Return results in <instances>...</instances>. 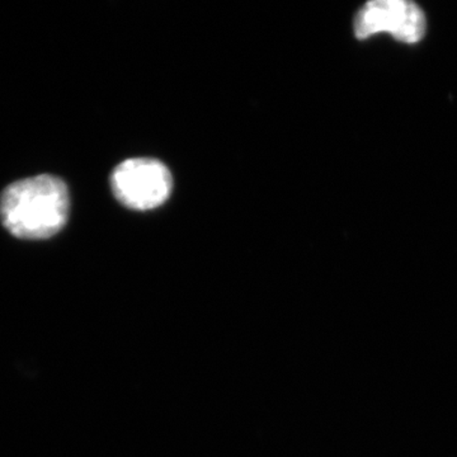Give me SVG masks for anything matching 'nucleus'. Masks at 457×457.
<instances>
[{
    "instance_id": "nucleus-2",
    "label": "nucleus",
    "mask_w": 457,
    "mask_h": 457,
    "mask_svg": "<svg viewBox=\"0 0 457 457\" xmlns=\"http://www.w3.org/2000/svg\"><path fill=\"white\" fill-rule=\"evenodd\" d=\"M170 171L154 159H129L113 170L111 186L114 196L129 209L137 212L155 209L171 192Z\"/></svg>"
},
{
    "instance_id": "nucleus-1",
    "label": "nucleus",
    "mask_w": 457,
    "mask_h": 457,
    "mask_svg": "<svg viewBox=\"0 0 457 457\" xmlns=\"http://www.w3.org/2000/svg\"><path fill=\"white\" fill-rule=\"evenodd\" d=\"M68 187L50 174L12 183L0 197L3 225L20 239L40 240L55 236L68 221Z\"/></svg>"
},
{
    "instance_id": "nucleus-3",
    "label": "nucleus",
    "mask_w": 457,
    "mask_h": 457,
    "mask_svg": "<svg viewBox=\"0 0 457 457\" xmlns=\"http://www.w3.org/2000/svg\"><path fill=\"white\" fill-rule=\"evenodd\" d=\"M387 32L405 44H417L426 33V16L408 0H374L363 5L354 18V35L363 40Z\"/></svg>"
}]
</instances>
